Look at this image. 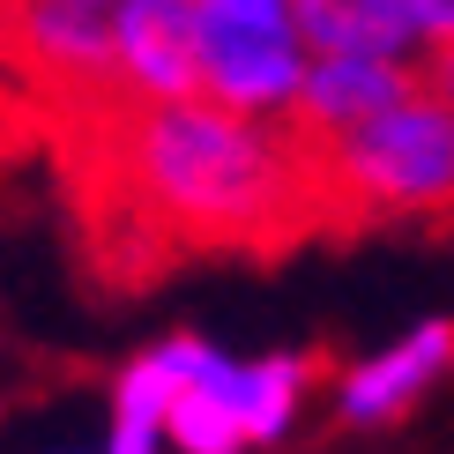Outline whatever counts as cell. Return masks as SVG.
<instances>
[{
	"label": "cell",
	"instance_id": "277c9868",
	"mask_svg": "<svg viewBox=\"0 0 454 454\" xmlns=\"http://www.w3.org/2000/svg\"><path fill=\"white\" fill-rule=\"evenodd\" d=\"M418 90H425V74L403 60H380V52H313L306 82H298V98L276 127L298 149H320V142H343L357 127H372L380 112H395Z\"/></svg>",
	"mask_w": 454,
	"mask_h": 454
},
{
	"label": "cell",
	"instance_id": "5b68a950",
	"mask_svg": "<svg viewBox=\"0 0 454 454\" xmlns=\"http://www.w3.org/2000/svg\"><path fill=\"white\" fill-rule=\"evenodd\" d=\"M120 74L149 105L201 98V8L194 0H127L120 8Z\"/></svg>",
	"mask_w": 454,
	"mask_h": 454
},
{
	"label": "cell",
	"instance_id": "9c48e42d",
	"mask_svg": "<svg viewBox=\"0 0 454 454\" xmlns=\"http://www.w3.org/2000/svg\"><path fill=\"white\" fill-rule=\"evenodd\" d=\"M447 357H454V328H447V320H432V328H418L410 343H395L387 357H372V365L350 372V380H343V418H350V425L395 418V410H403L410 395L447 365Z\"/></svg>",
	"mask_w": 454,
	"mask_h": 454
},
{
	"label": "cell",
	"instance_id": "8fae6325",
	"mask_svg": "<svg viewBox=\"0 0 454 454\" xmlns=\"http://www.w3.org/2000/svg\"><path fill=\"white\" fill-rule=\"evenodd\" d=\"M418 23H425V45L432 52L454 45V0H418Z\"/></svg>",
	"mask_w": 454,
	"mask_h": 454
},
{
	"label": "cell",
	"instance_id": "7c38bea8",
	"mask_svg": "<svg viewBox=\"0 0 454 454\" xmlns=\"http://www.w3.org/2000/svg\"><path fill=\"white\" fill-rule=\"evenodd\" d=\"M425 82L440 90V98H454V45H440V52H432V67H425Z\"/></svg>",
	"mask_w": 454,
	"mask_h": 454
},
{
	"label": "cell",
	"instance_id": "7a4b0ae2",
	"mask_svg": "<svg viewBox=\"0 0 454 454\" xmlns=\"http://www.w3.org/2000/svg\"><path fill=\"white\" fill-rule=\"evenodd\" d=\"M313 172L320 231H372V223H418L454 209V98L418 90L372 127H357L343 142L298 149Z\"/></svg>",
	"mask_w": 454,
	"mask_h": 454
},
{
	"label": "cell",
	"instance_id": "8992f818",
	"mask_svg": "<svg viewBox=\"0 0 454 454\" xmlns=\"http://www.w3.org/2000/svg\"><path fill=\"white\" fill-rule=\"evenodd\" d=\"M164 432H172L186 454H239L254 440V425H246V365L201 350V365L186 372V387L172 395Z\"/></svg>",
	"mask_w": 454,
	"mask_h": 454
},
{
	"label": "cell",
	"instance_id": "3957f363",
	"mask_svg": "<svg viewBox=\"0 0 454 454\" xmlns=\"http://www.w3.org/2000/svg\"><path fill=\"white\" fill-rule=\"evenodd\" d=\"M201 8V98L283 120L306 82V30L291 0H194Z\"/></svg>",
	"mask_w": 454,
	"mask_h": 454
},
{
	"label": "cell",
	"instance_id": "ba28073f",
	"mask_svg": "<svg viewBox=\"0 0 454 454\" xmlns=\"http://www.w3.org/2000/svg\"><path fill=\"white\" fill-rule=\"evenodd\" d=\"M194 335H172V343H157L149 357H135L120 380V410H112V454H157V432L172 418V395L186 387V372L201 365Z\"/></svg>",
	"mask_w": 454,
	"mask_h": 454
},
{
	"label": "cell",
	"instance_id": "6da1fadb",
	"mask_svg": "<svg viewBox=\"0 0 454 454\" xmlns=\"http://www.w3.org/2000/svg\"><path fill=\"white\" fill-rule=\"evenodd\" d=\"M67 179L90 209V254L112 276H157L172 246L194 254H283L320 231L313 172L276 120L216 98H120L74 112Z\"/></svg>",
	"mask_w": 454,
	"mask_h": 454
},
{
	"label": "cell",
	"instance_id": "30bf717a",
	"mask_svg": "<svg viewBox=\"0 0 454 454\" xmlns=\"http://www.w3.org/2000/svg\"><path fill=\"white\" fill-rule=\"evenodd\" d=\"M298 380H306L298 357H261V365H246V425H254V440H276V432L291 425Z\"/></svg>",
	"mask_w": 454,
	"mask_h": 454
},
{
	"label": "cell",
	"instance_id": "4fadbf2b",
	"mask_svg": "<svg viewBox=\"0 0 454 454\" xmlns=\"http://www.w3.org/2000/svg\"><path fill=\"white\" fill-rule=\"evenodd\" d=\"M82 8H127V0H82Z\"/></svg>",
	"mask_w": 454,
	"mask_h": 454
},
{
	"label": "cell",
	"instance_id": "52a82bcc",
	"mask_svg": "<svg viewBox=\"0 0 454 454\" xmlns=\"http://www.w3.org/2000/svg\"><path fill=\"white\" fill-rule=\"evenodd\" d=\"M298 30H306L313 52H380V60H403L410 45H425L418 0H291Z\"/></svg>",
	"mask_w": 454,
	"mask_h": 454
}]
</instances>
